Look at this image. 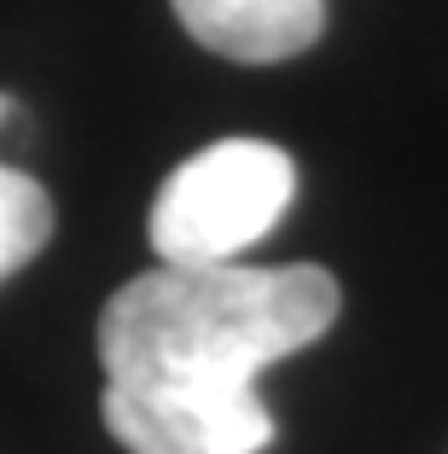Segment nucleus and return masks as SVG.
<instances>
[{
  "label": "nucleus",
  "instance_id": "nucleus-1",
  "mask_svg": "<svg viewBox=\"0 0 448 454\" xmlns=\"http://www.w3.org/2000/svg\"><path fill=\"white\" fill-rule=\"evenodd\" d=\"M338 303L315 262H158L99 315L111 437L129 454H263L274 414L256 379L326 338Z\"/></svg>",
  "mask_w": 448,
  "mask_h": 454
},
{
  "label": "nucleus",
  "instance_id": "nucleus-3",
  "mask_svg": "<svg viewBox=\"0 0 448 454\" xmlns=\"http://www.w3.org/2000/svg\"><path fill=\"white\" fill-rule=\"evenodd\" d=\"M169 6L198 47L233 65L297 59L326 29V0H169Z\"/></svg>",
  "mask_w": 448,
  "mask_h": 454
},
{
  "label": "nucleus",
  "instance_id": "nucleus-4",
  "mask_svg": "<svg viewBox=\"0 0 448 454\" xmlns=\"http://www.w3.org/2000/svg\"><path fill=\"white\" fill-rule=\"evenodd\" d=\"M53 239V199L24 169L0 163V280H12Z\"/></svg>",
  "mask_w": 448,
  "mask_h": 454
},
{
  "label": "nucleus",
  "instance_id": "nucleus-2",
  "mask_svg": "<svg viewBox=\"0 0 448 454\" xmlns=\"http://www.w3.org/2000/svg\"><path fill=\"white\" fill-rule=\"evenodd\" d=\"M297 163L274 140H216L193 152L152 199L158 262H239L291 210Z\"/></svg>",
  "mask_w": 448,
  "mask_h": 454
},
{
  "label": "nucleus",
  "instance_id": "nucleus-5",
  "mask_svg": "<svg viewBox=\"0 0 448 454\" xmlns=\"http://www.w3.org/2000/svg\"><path fill=\"white\" fill-rule=\"evenodd\" d=\"M6 117H12V99H0V122H6Z\"/></svg>",
  "mask_w": 448,
  "mask_h": 454
}]
</instances>
